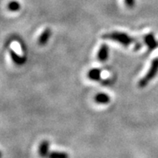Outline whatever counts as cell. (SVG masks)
<instances>
[{"label": "cell", "mask_w": 158, "mask_h": 158, "mask_svg": "<svg viewBox=\"0 0 158 158\" xmlns=\"http://www.w3.org/2000/svg\"><path fill=\"white\" fill-rule=\"evenodd\" d=\"M103 39L111 40L114 41L118 42L119 44H122L123 46L127 47L131 44H136L138 41H136V40L132 38L131 36L127 35L125 32H121V31H112L110 33L105 34L102 36Z\"/></svg>", "instance_id": "obj_1"}, {"label": "cell", "mask_w": 158, "mask_h": 158, "mask_svg": "<svg viewBox=\"0 0 158 158\" xmlns=\"http://www.w3.org/2000/svg\"><path fill=\"white\" fill-rule=\"evenodd\" d=\"M158 73V58H155L152 60V63H151V66H150L149 69L145 74V76L139 80V87H144L146 85L149 83V81L151 80L156 77V73Z\"/></svg>", "instance_id": "obj_2"}, {"label": "cell", "mask_w": 158, "mask_h": 158, "mask_svg": "<svg viewBox=\"0 0 158 158\" xmlns=\"http://www.w3.org/2000/svg\"><path fill=\"white\" fill-rule=\"evenodd\" d=\"M143 41L150 50L155 49L158 46V42L156 40L152 33L146 34L143 37Z\"/></svg>", "instance_id": "obj_3"}, {"label": "cell", "mask_w": 158, "mask_h": 158, "mask_svg": "<svg viewBox=\"0 0 158 158\" xmlns=\"http://www.w3.org/2000/svg\"><path fill=\"white\" fill-rule=\"evenodd\" d=\"M38 153L41 158H47L49 153V142L48 140H44L40 143L38 149Z\"/></svg>", "instance_id": "obj_4"}, {"label": "cell", "mask_w": 158, "mask_h": 158, "mask_svg": "<svg viewBox=\"0 0 158 158\" xmlns=\"http://www.w3.org/2000/svg\"><path fill=\"white\" fill-rule=\"evenodd\" d=\"M109 56V48L108 46L106 44H103L101 45L99 50L98 52V55H97V57H98V60L100 61H105L108 59Z\"/></svg>", "instance_id": "obj_5"}, {"label": "cell", "mask_w": 158, "mask_h": 158, "mask_svg": "<svg viewBox=\"0 0 158 158\" xmlns=\"http://www.w3.org/2000/svg\"><path fill=\"white\" fill-rule=\"evenodd\" d=\"M9 53H10V58L13 60V62L15 63L17 65H22V64H24L26 62V58L24 56H22L20 55L17 54L15 51H13L12 49H10L9 51Z\"/></svg>", "instance_id": "obj_6"}, {"label": "cell", "mask_w": 158, "mask_h": 158, "mask_svg": "<svg viewBox=\"0 0 158 158\" xmlns=\"http://www.w3.org/2000/svg\"><path fill=\"white\" fill-rule=\"evenodd\" d=\"M51 35V30L49 28H46L44 30V31L40 34L39 39H38V44L40 45H45L47 44V42L48 41V40Z\"/></svg>", "instance_id": "obj_7"}, {"label": "cell", "mask_w": 158, "mask_h": 158, "mask_svg": "<svg viewBox=\"0 0 158 158\" xmlns=\"http://www.w3.org/2000/svg\"><path fill=\"white\" fill-rule=\"evenodd\" d=\"M94 102L98 104H107L110 102V97L105 93H98L94 96Z\"/></svg>", "instance_id": "obj_8"}, {"label": "cell", "mask_w": 158, "mask_h": 158, "mask_svg": "<svg viewBox=\"0 0 158 158\" xmlns=\"http://www.w3.org/2000/svg\"><path fill=\"white\" fill-rule=\"evenodd\" d=\"M87 77L91 81H99L101 79V70L99 69H97V68L90 69L88 72Z\"/></svg>", "instance_id": "obj_9"}, {"label": "cell", "mask_w": 158, "mask_h": 158, "mask_svg": "<svg viewBox=\"0 0 158 158\" xmlns=\"http://www.w3.org/2000/svg\"><path fill=\"white\" fill-rule=\"evenodd\" d=\"M47 158H69V154L65 152L52 151L48 153Z\"/></svg>", "instance_id": "obj_10"}, {"label": "cell", "mask_w": 158, "mask_h": 158, "mask_svg": "<svg viewBox=\"0 0 158 158\" xmlns=\"http://www.w3.org/2000/svg\"><path fill=\"white\" fill-rule=\"evenodd\" d=\"M7 8L10 11H17V10H19L20 9V3L18 1H15V0L10 1L8 5H7Z\"/></svg>", "instance_id": "obj_11"}, {"label": "cell", "mask_w": 158, "mask_h": 158, "mask_svg": "<svg viewBox=\"0 0 158 158\" xmlns=\"http://www.w3.org/2000/svg\"><path fill=\"white\" fill-rule=\"evenodd\" d=\"M125 5L129 7V8H131L135 6V0H124Z\"/></svg>", "instance_id": "obj_12"}]
</instances>
